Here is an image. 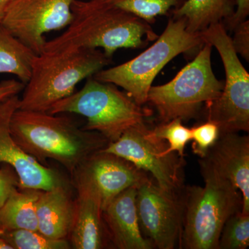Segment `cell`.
I'll return each mask as SVG.
<instances>
[{
	"label": "cell",
	"mask_w": 249,
	"mask_h": 249,
	"mask_svg": "<svg viewBox=\"0 0 249 249\" xmlns=\"http://www.w3.org/2000/svg\"><path fill=\"white\" fill-rule=\"evenodd\" d=\"M71 11L70 25L46 40L44 52L101 48L112 59L118 49L142 48L159 37L143 19L99 0H74Z\"/></svg>",
	"instance_id": "1"
},
{
	"label": "cell",
	"mask_w": 249,
	"mask_h": 249,
	"mask_svg": "<svg viewBox=\"0 0 249 249\" xmlns=\"http://www.w3.org/2000/svg\"><path fill=\"white\" fill-rule=\"evenodd\" d=\"M10 132L15 142L41 164L58 162L70 173L91 154L103 150L107 139L95 131L80 129L65 114L24 110L11 117Z\"/></svg>",
	"instance_id": "2"
},
{
	"label": "cell",
	"mask_w": 249,
	"mask_h": 249,
	"mask_svg": "<svg viewBox=\"0 0 249 249\" xmlns=\"http://www.w3.org/2000/svg\"><path fill=\"white\" fill-rule=\"evenodd\" d=\"M204 187L185 186L180 249H218L224 224L242 211V194L204 159L199 160Z\"/></svg>",
	"instance_id": "3"
},
{
	"label": "cell",
	"mask_w": 249,
	"mask_h": 249,
	"mask_svg": "<svg viewBox=\"0 0 249 249\" xmlns=\"http://www.w3.org/2000/svg\"><path fill=\"white\" fill-rule=\"evenodd\" d=\"M99 49L46 52L33 61L19 109L48 112L54 103L76 91L77 85L111 63Z\"/></svg>",
	"instance_id": "4"
},
{
	"label": "cell",
	"mask_w": 249,
	"mask_h": 249,
	"mask_svg": "<svg viewBox=\"0 0 249 249\" xmlns=\"http://www.w3.org/2000/svg\"><path fill=\"white\" fill-rule=\"evenodd\" d=\"M205 43L201 32L187 30L183 18L170 17L161 35L146 50L129 61L103 69L93 76L120 87L137 104L143 106L154 80L163 67L180 54L196 56Z\"/></svg>",
	"instance_id": "5"
},
{
	"label": "cell",
	"mask_w": 249,
	"mask_h": 249,
	"mask_svg": "<svg viewBox=\"0 0 249 249\" xmlns=\"http://www.w3.org/2000/svg\"><path fill=\"white\" fill-rule=\"evenodd\" d=\"M48 112L84 116L88 121L83 129L102 134L109 142L153 115L152 109L137 104L116 85L99 81L93 76L87 78L79 91L54 103Z\"/></svg>",
	"instance_id": "6"
},
{
	"label": "cell",
	"mask_w": 249,
	"mask_h": 249,
	"mask_svg": "<svg viewBox=\"0 0 249 249\" xmlns=\"http://www.w3.org/2000/svg\"><path fill=\"white\" fill-rule=\"evenodd\" d=\"M212 49L206 42L173 80L150 88L147 103L157 111L160 123L197 119L205 107L220 96L224 83L217 79L213 70Z\"/></svg>",
	"instance_id": "7"
},
{
	"label": "cell",
	"mask_w": 249,
	"mask_h": 249,
	"mask_svg": "<svg viewBox=\"0 0 249 249\" xmlns=\"http://www.w3.org/2000/svg\"><path fill=\"white\" fill-rule=\"evenodd\" d=\"M204 42L217 49L225 71L220 96L207 105L206 120L217 124L220 133L249 131V73L232 47L231 37L222 22L201 31Z\"/></svg>",
	"instance_id": "8"
},
{
	"label": "cell",
	"mask_w": 249,
	"mask_h": 249,
	"mask_svg": "<svg viewBox=\"0 0 249 249\" xmlns=\"http://www.w3.org/2000/svg\"><path fill=\"white\" fill-rule=\"evenodd\" d=\"M168 147L166 141L156 137L146 122H142L129 127L103 150L119 156L151 175L164 191L182 195L186 160L177 152L165 154Z\"/></svg>",
	"instance_id": "9"
},
{
	"label": "cell",
	"mask_w": 249,
	"mask_h": 249,
	"mask_svg": "<svg viewBox=\"0 0 249 249\" xmlns=\"http://www.w3.org/2000/svg\"><path fill=\"white\" fill-rule=\"evenodd\" d=\"M136 197L139 227L155 249L181 246L183 219V194L168 193L150 178L137 186Z\"/></svg>",
	"instance_id": "10"
},
{
	"label": "cell",
	"mask_w": 249,
	"mask_h": 249,
	"mask_svg": "<svg viewBox=\"0 0 249 249\" xmlns=\"http://www.w3.org/2000/svg\"><path fill=\"white\" fill-rule=\"evenodd\" d=\"M74 0H14L0 24L36 54L43 53L44 35L65 29L73 18Z\"/></svg>",
	"instance_id": "11"
},
{
	"label": "cell",
	"mask_w": 249,
	"mask_h": 249,
	"mask_svg": "<svg viewBox=\"0 0 249 249\" xmlns=\"http://www.w3.org/2000/svg\"><path fill=\"white\" fill-rule=\"evenodd\" d=\"M71 175L76 189L96 194L103 210L121 192L150 178L148 173L129 160L103 150L87 157Z\"/></svg>",
	"instance_id": "12"
},
{
	"label": "cell",
	"mask_w": 249,
	"mask_h": 249,
	"mask_svg": "<svg viewBox=\"0 0 249 249\" xmlns=\"http://www.w3.org/2000/svg\"><path fill=\"white\" fill-rule=\"evenodd\" d=\"M19 99L15 95L0 102V167L9 165L14 168L22 189L49 191L63 185L58 173L26 153L11 136L10 123L19 108Z\"/></svg>",
	"instance_id": "13"
},
{
	"label": "cell",
	"mask_w": 249,
	"mask_h": 249,
	"mask_svg": "<svg viewBox=\"0 0 249 249\" xmlns=\"http://www.w3.org/2000/svg\"><path fill=\"white\" fill-rule=\"evenodd\" d=\"M203 159L240 191L243 200L241 212L249 214V136H241L239 132L220 133Z\"/></svg>",
	"instance_id": "14"
},
{
	"label": "cell",
	"mask_w": 249,
	"mask_h": 249,
	"mask_svg": "<svg viewBox=\"0 0 249 249\" xmlns=\"http://www.w3.org/2000/svg\"><path fill=\"white\" fill-rule=\"evenodd\" d=\"M137 187L127 188L103 210V219L113 248L152 249L155 247L142 235L139 227L136 197Z\"/></svg>",
	"instance_id": "15"
},
{
	"label": "cell",
	"mask_w": 249,
	"mask_h": 249,
	"mask_svg": "<svg viewBox=\"0 0 249 249\" xmlns=\"http://www.w3.org/2000/svg\"><path fill=\"white\" fill-rule=\"evenodd\" d=\"M76 190L74 220L70 235L72 247L76 249L113 248L99 197L88 190Z\"/></svg>",
	"instance_id": "16"
},
{
	"label": "cell",
	"mask_w": 249,
	"mask_h": 249,
	"mask_svg": "<svg viewBox=\"0 0 249 249\" xmlns=\"http://www.w3.org/2000/svg\"><path fill=\"white\" fill-rule=\"evenodd\" d=\"M76 204L65 184L40 191L36 202L37 231L53 240H67L74 220Z\"/></svg>",
	"instance_id": "17"
},
{
	"label": "cell",
	"mask_w": 249,
	"mask_h": 249,
	"mask_svg": "<svg viewBox=\"0 0 249 249\" xmlns=\"http://www.w3.org/2000/svg\"><path fill=\"white\" fill-rule=\"evenodd\" d=\"M235 7V0H187L181 7L172 11L170 16L183 18L187 30L199 33L231 17Z\"/></svg>",
	"instance_id": "18"
},
{
	"label": "cell",
	"mask_w": 249,
	"mask_h": 249,
	"mask_svg": "<svg viewBox=\"0 0 249 249\" xmlns=\"http://www.w3.org/2000/svg\"><path fill=\"white\" fill-rule=\"evenodd\" d=\"M38 190H15L0 208L1 231L27 230L37 231L36 202Z\"/></svg>",
	"instance_id": "19"
},
{
	"label": "cell",
	"mask_w": 249,
	"mask_h": 249,
	"mask_svg": "<svg viewBox=\"0 0 249 249\" xmlns=\"http://www.w3.org/2000/svg\"><path fill=\"white\" fill-rule=\"evenodd\" d=\"M36 54L0 24V74L10 73L27 84Z\"/></svg>",
	"instance_id": "20"
},
{
	"label": "cell",
	"mask_w": 249,
	"mask_h": 249,
	"mask_svg": "<svg viewBox=\"0 0 249 249\" xmlns=\"http://www.w3.org/2000/svg\"><path fill=\"white\" fill-rule=\"evenodd\" d=\"M106 4L127 11L143 19L149 24H155L159 16H168L178 9L187 0H99Z\"/></svg>",
	"instance_id": "21"
},
{
	"label": "cell",
	"mask_w": 249,
	"mask_h": 249,
	"mask_svg": "<svg viewBox=\"0 0 249 249\" xmlns=\"http://www.w3.org/2000/svg\"><path fill=\"white\" fill-rule=\"evenodd\" d=\"M0 237L13 249H68L71 248L67 240H53L36 231L27 229L1 231Z\"/></svg>",
	"instance_id": "22"
},
{
	"label": "cell",
	"mask_w": 249,
	"mask_h": 249,
	"mask_svg": "<svg viewBox=\"0 0 249 249\" xmlns=\"http://www.w3.org/2000/svg\"><path fill=\"white\" fill-rule=\"evenodd\" d=\"M249 247V214L239 211L224 224L218 249H247Z\"/></svg>",
	"instance_id": "23"
},
{
	"label": "cell",
	"mask_w": 249,
	"mask_h": 249,
	"mask_svg": "<svg viewBox=\"0 0 249 249\" xmlns=\"http://www.w3.org/2000/svg\"><path fill=\"white\" fill-rule=\"evenodd\" d=\"M156 137L168 142L169 147L165 154L175 152L184 157V150L188 142L192 139L191 128L183 125V121L175 119L166 123H160L152 129Z\"/></svg>",
	"instance_id": "24"
},
{
	"label": "cell",
	"mask_w": 249,
	"mask_h": 249,
	"mask_svg": "<svg viewBox=\"0 0 249 249\" xmlns=\"http://www.w3.org/2000/svg\"><path fill=\"white\" fill-rule=\"evenodd\" d=\"M191 132L193 152L199 158L206 157L220 135L217 124L209 121L195 126L191 128Z\"/></svg>",
	"instance_id": "25"
},
{
	"label": "cell",
	"mask_w": 249,
	"mask_h": 249,
	"mask_svg": "<svg viewBox=\"0 0 249 249\" xmlns=\"http://www.w3.org/2000/svg\"><path fill=\"white\" fill-rule=\"evenodd\" d=\"M19 188V178L14 168L9 165L0 167V208L11 193Z\"/></svg>",
	"instance_id": "26"
},
{
	"label": "cell",
	"mask_w": 249,
	"mask_h": 249,
	"mask_svg": "<svg viewBox=\"0 0 249 249\" xmlns=\"http://www.w3.org/2000/svg\"><path fill=\"white\" fill-rule=\"evenodd\" d=\"M232 47L237 55H240L246 61L249 62V21L241 23L232 31Z\"/></svg>",
	"instance_id": "27"
},
{
	"label": "cell",
	"mask_w": 249,
	"mask_h": 249,
	"mask_svg": "<svg viewBox=\"0 0 249 249\" xmlns=\"http://www.w3.org/2000/svg\"><path fill=\"white\" fill-rule=\"evenodd\" d=\"M236 9L232 16L222 21L226 30L232 31L249 16V0H235Z\"/></svg>",
	"instance_id": "28"
},
{
	"label": "cell",
	"mask_w": 249,
	"mask_h": 249,
	"mask_svg": "<svg viewBox=\"0 0 249 249\" xmlns=\"http://www.w3.org/2000/svg\"><path fill=\"white\" fill-rule=\"evenodd\" d=\"M24 87L25 85L19 80L11 79L0 82V102L6 98L19 94Z\"/></svg>",
	"instance_id": "29"
},
{
	"label": "cell",
	"mask_w": 249,
	"mask_h": 249,
	"mask_svg": "<svg viewBox=\"0 0 249 249\" xmlns=\"http://www.w3.org/2000/svg\"><path fill=\"white\" fill-rule=\"evenodd\" d=\"M13 1L14 0H0V23L2 21L9 4Z\"/></svg>",
	"instance_id": "30"
},
{
	"label": "cell",
	"mask_w": 249,
	"mask_h": 249,
	"mask_svg": "<svg viewBox=\"0 0 249 249\" xmlns=\"http://www.w3.org/2000/svg\"><path fill=\"white\" fill-rule=\"evenodd\" d=\"M0 249H13V248L4 239L0 237Z\"/></svg>",
	"instance_id": "31"
},
{
	"label": "cell",
	"mask_w": 249,
	"mask_h": 249,
	"mask_svg": "<svg viewBox=\"0 0 249 249\" xmlns=\"http://www.w3.org/2000/svg\"><path fill=\"white\" fill-rule=\"evenodd\" d=\"M0 230H1V227H0Z\"/></svg>",
	"instance_id": "32"
}]
</instances>
